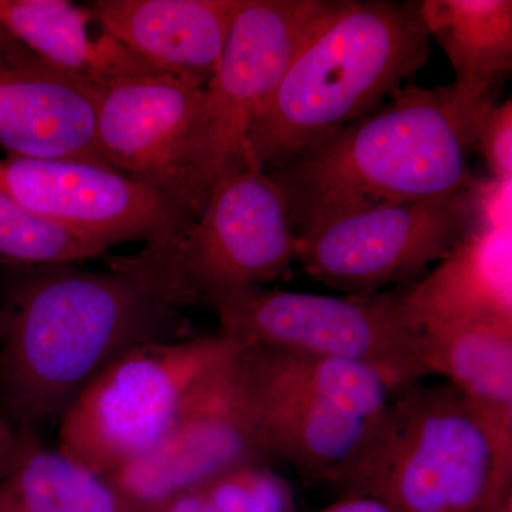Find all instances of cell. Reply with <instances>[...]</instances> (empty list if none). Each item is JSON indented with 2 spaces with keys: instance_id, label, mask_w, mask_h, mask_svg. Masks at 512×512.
<instances>
[{
  "instance_id": "cell-10",
  "label": "cell",
  "mask_w": 512,
  "mask_h": 512,
  "mask_svg": "<svg viewBox=\"0 0 512 512\" xmlns=\"http://www.w3.org/2000/svg\"><path fill=\"white\" fill-rule=\"evenodd\" d=\"M0 191L33 214L111 248L168 241L192 222L164 192L90 161L8 156L0 160Z\"/></svg>"
},
{
  "instance_id": "cell-23",
  "label": "cell",
  "mask_w": 512,
  "mask_h": 512,
  "mask_svg": "<svg viewBox=\"0 0 512 512\" xmlns=\"http://www.w3.org/2000/svg\"><path fill=\"white\" fill-rule=\"evenodd\" d=\"M200 488L215 512H295L289 484L264 458L228 468Z\"/></svg>"
},
{
  "instance_id": "cell-25",
  "label": "cell",
  "mask_w": 512,
  "mask_h": 512,
  "mask_svg": "<svg viewBox=\"0 0 512 512\" xmlns=\"http://www.w3.org/2000/svg\"><path fill=\"white\" fill-rule=\"evenodd\" d=\"M146 512H215L201 488L185 491Z\"/></svg>"
},
{
  "instance_id": "cell-22",
  "label": "cell",
  "mask_w": 512,
  "mask_h": 512,
  "mask_svg": "<svg viewBox=\"0 0 512 512\" xmlns=\"http://www.w3.org/2000/svg\"><path fill=\"white\" fill-rule=\"evenodd\" d=\"M100 239L47 221L0 191V261L26 266L67 265L107 254Z\"/></svg>"
},
{
  "instance_id": "cell-7",
  "label": "cell",
  "mask_w": 512,
  "mask_h": 512,
  "mask_svg": "<svg viewBox=\"0 0 512 512\" xmlns=\"http://www.w3.org/2000/svg\"><path fill=\"white\" fill-rule=\"evenodd\" d=\"M238 346L218 332L130 350L64 410L57 450L99 476L124 466L160 440L202 377Z\"/></svg>"
},
{
  "instance_id": "cell-2",
  "label": "cell",
  "mask_w": 512,
  "mask_h": 512,
  "mask_svg": "<svg viewBox=\"0 0 512 512\" xmlns=\"http://www.w3.org/2000/svg\"><path fill=\"white\" fill-rule=\"evenodd\" d=\"M497 92L400 87L386 104L266 168L291 224L332 208L437 200L474 184L470 157Z\"/></svg>"
},
{
  "instance_id": "cell-21",
  "label": "cell",
  "mask_w": 512,
  "mask_h": 512,
  "mask_svg": "<svg viewBox=\"0 0 512 512\" xmlns=\"http://www.w3.org/2000/svg\"><path fill=\"white\" fill-rule=\"evenodd\" d=\"M0 512H128L106 478L23 434L0 474Z\"/></svg>"
},
{
  "instance_id": "cell-26",
  "label": "cell",
  "mask_w": 512,
  "mask_h": 512,
  "mask_svg": "<svg viewBox=\"0 0 512 512\" xmlns=\"http://www.w3.org/2000/svg\"><path fill=\"white\" fill-rule=\"evenodd\" d=\"M319 512H396L383 501L367 495H346L338 503L328 505Z\"/></svg>"
},
{
  "instance_id": "cell-17",
  "label": "cell",
  "mask_w": 512,
  "mask_h": 512,
  "mask_svg": "<svg viewBox=\"0 0 512 512\" xmlns=\"http://www.w3.org/2000/svg\"><path fill=\"white\" fill-rule=\"evenodd\" d=\"M92 22L69 0H0V52L94 86L151 70L113 37L90 35Z\"/></svg>"
},
{
  "instance_id": "cell-15",
  "label": "cell",
  "mask_w": 512,
  "mask_h": 512,
  "mask_svg": "<svg viewBox=\"0 0 512 512\" xmlns=\"http://www.w3.org/2000/svg\"><path fill=\"white\" fill-rule=\"evenodd\" d=\"M241 0H96L92 20L157 73L201 86L220 66Z\"/></svg>"
},
{
  "instance_id": "cell-13",
  "label": "cell",
  "mask_w": 512,
  "mask_h": 512,
  "mask_svg": "<svg viewBox=\"0 0 512 512\" xmlns=\"http://www.w3.org/2000/svg\"><path fill=\"white\" fill-rule=\"evenodd\" d=\"M235 375L249 437L266 461L276 458L303 476L336 484L362 454L377 420L256 379L237 362Z\"/></svg>"
},
{
  "instance_id": "cell-1",
  "label": "cell",
  "mask_w": 512,
  "mask_h": 512,
  "mask_svg": "<svg viewBox=\"0 0 512 512\" xmlns=\"http://www.w3.org/2000/svg\"><path fill=\"white\" fill-rule=\"evenodd\" d=\"M200 301L158 245L113 258L103 271L32 266L3 309V420L33 434L62 416L114 360L150 343L185 339L181 309Z\"/></svg>"
},
{
  "instance_id": "cell-14",
  "label": "cell",
  "mask_w": 512,
  "mask_h": 512,
  "mask_svg": "<svg viewBox=\"0 0 512 512\" xmlns=\"http://www.w3.org/2000/svg\"><path fill=\"white\" fill-rule=\"evenodd\" d=\"M96 106L94 84L0 53V147L9 156L107 165L97 146Z\"/></svg>"
},
{
  "instance_id": "cell-27",
  "label": "cell",
  "mask_w": 512,
  "mask_h": 512,
  "mask_svg": "<svg viewBox=\"0 0 512 512\" xmlns=\"http://www.w3.org/2000/svg\"><path fill=\"white\" fill-rule=\"evenodd\" d=\"M23 434L16 433L12 427L0 417V474L9 466L12 458L18 453Z\"/></svg>"
},
{
  "instance_id": "cell-19",
  "label": "cell",
  "mask_w": 512,
  "mask_h": 512,
  "mask_svg": "<svg viewBox=\"0 0 512 512\" xmlns=\"http://www.w3.org/2000/svg\"><path fill=\"white\" fill-rule=\"evenodd\" d=\"M420 13L456 73L454 86L497 92L512 66L511 0H423Z\"/></svg>"
},
{
  "instance_id": "cell-3",
  "label": "cell",
  "mask_w": 512,
  "mask_h": 512,
  "mask_svg": "<svg viewBox=\"0 0 512 512\" xmlns=\"http://www.w3.org/2000/svg\"><path fill=\"white\" fill-rule=\"evenodd\" d=\"M420 2L339 0L292 60L245 140L261 170L372 113L430 56Z\"/></svg>"
},
{
  "instance_id": "cell-24",
  "label": "cell",
  "mask_w": 512,
  "mask_h": 512,
  "mask_svg": "<svg viewBox=\"0 0 512 512\" xmlns=\"http://www.w3.org/2000/svg\"><path fill=\"white\" fill-rule=\"evenodd\" d=\"M476 148L488 173L498 181H512V100L495 103L478 127Z\"/></svg>"
},
{
  "instance_id": "cell-9",
  "label": "cell",
  "mask_w": 512,
  "mask_h": 512,
  "mask_svg": "<svg viewBox=\"0 0 512 512\" xmlns=\"http://www.w3.org/2000/svg\"><path fill=\"white\" fill-rule=\"evenodd\" d=\"M197 298L266 288L295 262L284 194L242 156L218 178L198 217L161 242Z\"/></svg>"
},
{
  "instance_id": "cell-5",
  "label": "cell",
  "mask_w": 512,
  "mask_h": 512,
  "mask_svg": "<svg viewBox=\"0 0 512 512\" xmlns=\"http://www.w3.org/2000/svg\"><path fill=\"white\" fill-rule=\"evenodd\" d=\"M338 5L339 0H241L181 163V200L192 221L218 178L242 157L249 130L292 60Z\"/></svg>"
},
{
  "instance_id": "cell-12",
  "label": "cell",
  "mask_w": 512,
  "mask_h": 512,
  "mask_svg": "<svg viewBox=\"0 0 512 512\" xmlns=\"http://www.w3.org/2000/svg\"><path fill=\"white\" fill-rule=\"evenodd\" d=\"M204 92L201 84L151 70L97 86L96 137L104 163L184 208L181 163Z\"/></svg>"
},
{
  "instance_id": "cell-11",
  "label": "cell",
  "mask_w": 512,
  "mask_h": 512,
  "mask_svg": "<svg viewBox=\"0 0 512 512\" xmlns=\"http://www.w3.org/2000/svg\"><path fill=\"white\" fill-rule=\"evenodd\" d=\"M238 350L202 377L153 447L103 476L128 512L151 510L202 487L228 468L262 458L239 406Z\"/></svg>"
},
{
  "instance_id": "cell-18",
  "label": "cell",
  "mask_w": 512,
  "mask_h": 512,
  "mask_svg": "<svg viewBox=\"0 0 512 512\" xmlns=\"http://www.w3.org/2000/svg\"><path fill=\"white\" fill-rule=\"evenodd\" d=\"M420 355L429 376H443L470 402L512 423V322L424 326Z\"/></svg>"
},
{
  "instance_id": "cell-20",
  "label": "cell",
  "mask_w": 512,
  "mask_h": 512,
  "mask_svg": "<svg viewBox=\"0 0 512 512\" xmlns=\"http://www.w3.org/2000/svg\"><path fill=\"white\" fill-rule=\"evenodd\" d=\"M237 363L247 375L306 394L367 421L379 420L394 396L389 384L373 370L333 357L239 346Z\"/></svg>"
},
{
  "instance_id": "cell-8",
  "label": "cell",
  "mask_w": 512,
  "mask_h": 512,
  "mask_svg": "<svg viewBox=\"0 0 512 512\" xmlns=\"http://www.w3.org/2000/svg\"><path fill=\"white\" fill-rule=\"evenodd\" d=\"M476 181L437 200L332 208L293 225L295 262L319 284L367 296L439 262L478 222Z\"/></svg>"
},
{
  "instance_id": "cell-28",
  "label": "cell",
  "mask_w": 512,
  "mask_h": 512,
  "mask_svg": "<svg viewBox=\"0 0 512 512\" xmlns=\"http://www.w3.org/2000/svg\"><path fill=\"white\" fill-rule=\"evenodd\" d=\"M3 328V309L0 308V333H2Z\"/></svg>"
},
{
  "instance_id": "cell-16",
  "label": "cell",
  "mask_w": 512,
  "mask_h": 512,
  "mask_svg": "<svg viewBox=\"0 0 512 512\" xmlns=\"http://www.w3.org/2000/svg\"><path fill=\"white\" fill-rule=\"evenodd\" d=\"M511 225L477 224L433 271L402 292L419 328L440 323L512 322Z\"/></svg>"
},
{
  "instance_id": "cell-4",
  "label": "cell",
  "mask_w": 512,
  "mask_h": 512,
  "mask_svg": "<svg viewBox=\"0 0 512 512\" xmlns=\"http://www.w3.org/2000/svg\"><path fill=\"white\" fill-rule=\"evenodd\" d=\"M511 481L512 423L451 384L420 382L394 394L336 484L396 512H494Z\"/></svg>"
},
{
  "instance_id": "cell-6",
  "label": "cell",
  "mask_w": 512,
  "mask_h": 512,
  "mask_svg": "<svg viewBox=\"0 0 512 512\" xmlns=\"http://www.w3.org/2000/svg\"><path fill=\"white\" fill-rule=\"evenodd\" d=\"M207 302L220 332L239 346L356 363L382 377L394 394L429 376L420 355L421 329L407 315L402 293L326 296L251 288Z\"/></svg>"
}]
</instances>
